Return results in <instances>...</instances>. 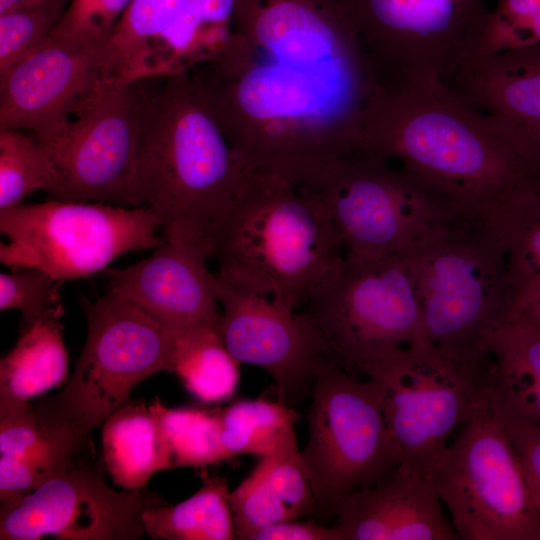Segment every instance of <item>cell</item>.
Wrapping results in <instances>:
<instances>
[{
  "label": "cell",
  "instance_id": "obj_31",
  "mask_svg": "<svg viewBox=\"0 0 540 540\" xmlns=\"http://www.w3.org/2000/svg\"><path fill=\"white\" fill-rule=\"evenodd\" d=\"M54 164L43 146L20 130H0V210L23 204L37 190L56 183Z\"/></svg>",
  "mask_w": 540,
  "mask_h": 540
},
{
  "label": "cell",
  "instance_id": "obj_13",
  "mask_svg": "<svg viewBox=\"0 0 540 540\" xmlns=\"http://www.w3.org/2000/svg\"><path fill=\"white\" fill-rule=\"evenodd\" d=\"M158 503L146 488H110L101 466L78 455L31 493L1 502L0 539H140L143 512Z\"/></svg>",
  "mask_w": 540,
  "mask_h": 540
},
{
  "label": "cell",
  "instance_id": "obj_42",
  "mask_svg": "<svg viewBox=\"0 0 540 540\" xmlns=\"http://www.w3.org/2000/svg\"><path fill=\"white\" fill-rule=\"evenodd\" d=\"M58 0H0V14L28 7L43 6Z\"/></svg>",
  "mask_w": 540,
  "mask_h": 540
},
{
  "label": "cell",
  "instance_id": "obj_19",
  "mask_svg": "<svg viewBox=\"0 0 540 540\" xmlns=\"http://www.w3.org/2000/svg\"><path fill=\"white\" fill-rule=\"evenodd\" d=\"M433 482L400 465L331 508L341 540H456Z\"/></svg>",
  "mask_w": 540,
  "mask_h": 540
},
{
  "label": "cell",
  "instance_id": "obj_3",
  "mask_svg": "<svg viewBox=\"0 0 540 540\" xmlns=\"http://www.w3.org/2000/svg\"><path fill=\"white\" fill-rule=\"evenodd\" d=\"M217 278L298 311L343 261L344 244L321 205L272 175H249L215 239Z\"/></svg>",
  "mask_w": 540,
  "mask_h": 540
},
{
  "label": "cell",
  "instance_id": "obj_1",
  "mask_svg": "<svg viewBox=\"0 0 540 540\" xmlns=\"http://www.w3.org/2000/svg\"><path fill=\"white\" fill-rule=\"evenodd\" d=\"M363 147L453 211L484 216L534 175L508 140L443 80L395 83L367 115Z\"/></svg>",
  "mask_w": 540,
  "mask_h": 540
},
{
  "label": "cell",
  "instance_id": "obj_25",
  "mask_svg": "<svg viewBox=\"0 0 540 540\" xmlns=\"http://www.w3.org/2000/svg\"><path fill=\"white\" fill-rule=\"evenodd\" d=\"M167 329L172 337L169 372L175 373L188 392L203 402L230 399L239 383L240 362L225 347L219 327L195 325Z\"/></svg>",
  "mask_w": 540,
  "mask_h": 540
},
{
  "label": "cell",
  "instance_id": "obj_34",
  "mask_svg": "<svg viewBox=\"0 0 540 540\" xmlns=\"http://www.w3.org/2000/svg\"><path fill=\"white\" fill-rule=\"evenodd\" d=\"M61 283L36 268L17 269L11 273L1 272L0 310L20 311V330H24L61 302Z\"/></svg>",
  "mask_w": 540,
  "mask_h": 540
},
{
  "label": "cell",
  "instance_id": "obj_16",
  "mask_svg": "<svg viewBox=\"0 0 540 540\" xmlns=\"http://www.w3.org/2000/svg\"><path fill=\"white\" fill-rule=\"evenodd\" d=\"M100 46L48 38L0 76V130H28L37 140L59 131L105 86Z\"/></svg>",
  "mask_w": 540,
  "mask_h": 540
},
{
  "label": "cell",
  "instance_id": "obj_43",
  "mask_svg": "<svg viewBox=\"0 0 540 540\" xmlns=\"http://www.w3.org/2000/svg\"><path fill=\"white\" fill-rule=\"evenodd\" d=\"M539 332V331H538Z\"/></svg>",
  "mask_w": 540,
  "mask_h": 540
},
{
  "label": "cell",
  "instance_id": "obj_15",
  "mask_svg": "<svg viewBox=\"0 0 540 540\" xmlns=\"http://www.w3.org/2000/svg\"><path fill=\"white\" fill-rule=\"evenodd\" d=\"M216 294L223 309L219 334L227 350L238 362L266 371L275 381L278 401L292 407L306 389L312 390L323 357L308 323L282 302L239 292L217 276Z\"/></svg>",
  "mask_w": 540,
  "mask_h": 540
},
{
  "label": "cell",
  "instance_id": "obj_7",
  "mask_svg": "<svg viewBox=\"0 0 540 540\" xmlns=\"http://www.w3.org/2000/svg\"><path fill=\"white\" fill-rule=\"evenodd\" d=\"M299 310L323 357L360 377L421 338L420 306L401 253L345 255Z\"/></svg>",
  "mask_w": 540,
  "mask_h": 540
},
{
  "label": "cell",
  "instance_id": "obj_30",
  "mask_svg": "<svg viewBox=\"0 0 540 540\" xmlns=\"http://www.w3.org/2000/svg\"><path fill=\"white\" fill-rule=\"evenodd\" d=\"M160 0H131L100 46V70L107 86L137 82L145 54L157 32Z\"/></svg>",
  "mask_w": 540,
  "mask_h": 540
},
{
  "label": "cell",
  "instance_id": "obj_17",
  "mask_svg": "<svg viewBox=\"0 0 540 540\" xmlns=\"http://www.w3.org/2000/svg\"><path fill=\"white\" fill-rule=\"evenodd\" d=\"M443 81L490 120L540 179V44L470 54Z\"/></svg>",
  "mask_w": 540,
  "mask_h": 540
},
{
  "label": "cell",
  "instance_id": "obj_27",
  "mask_svg": "<svg viewBox=\"0 0 540 540\" xmlns=\"http://www.w3.org/2000/svg\"><path fill=\"white\" fill-rule=\"evenodd\" d=\"M322 88L302 67L281 63L260 67L243 78L237 89L240 106L257 118L305 113L317 104Z\"/></svg>",
  "mask_w": 540,
  "mask_h": 540
},
{
  "label": "cell",
  "instance_id": "obj_4",
  "mask_svg": "<svg viewBox=\"0 0 540 540\" xmlns=\"http://www.w3.org/2000/svg\"><path fill=\"white\" fill-rule=\"evenodd\" d=\"M401 254L420 306L421 338L456 355L485 353L513 307L506 258L485 219L449 211Z\"/></svg>",
  "mask_w": 540,
  "mask_h": 540
},
{
  "label": "cell",
  "instance_id": "obj_12",
  "mask_svg": "<svg viewBox=\"0 0 540 540\" xmlns=\"http://www.w3.org/2000/svg\"><path fill=\"white\" fill-rule=\"evenodd\" d=\"M37 141L56 169L52 199L136 207V82L103 86L59 131Z\"/></svg>",
  "mask_w": 540,
  "mask_h": 540
},
{
  "label": "cell",
  "instance_id": "obj_23",
  "mask_svg": "<svg viewBox=\"0 0 540 540\" xmlns=\"http://www.w3.org/2000/svg\"><path fill=\"white\" fill-rule=\"evenodd\" d=\"M103 458L115 484L145 488L156 471L171 468L157 419L144 404L126 403L102 429Z\"/></svg>",
  "mask_w": 540,
  "mask_h": 540
},
{
  "label": "cell",
  "instance_id": "obj_36",
  "mask_svg": "<svg viewBox=\"0 0 540 540\" xmlns=\"http://www.w3.org/2000/svg\"><path fill=\"white\" fill-rule=\"evenodd\" d=\"M43 444L35 409L29 402L0 406L1 455H26Z\"/></svg>",
  "mask_w": 540,
  "mask_h": 540
},
{
  "label": "cell",
  "instance_id": "obj_35",
  "mask_svg": "<svg viewBox=\"0 0 540 540\" xmlns=\"http://www.w3.org/2000/svg\"><path fill=\"white\" fill-rule=\"evenodd\" d=\"M492 411L514 447L540 515V424L520 415L506 404L490 398Z\"/></svg>",
  "mask_w": 540,
  "mask_h": 540
},
{
  "label": "cell",
  "instance_id": "obj_41",
  "mask_svg": "<svg viewBox=\"0 0 540 540\" xmlns=\"http://www.w3.org/2000/svg\"><path fill=\"white\" fill-rule=\"evenodd\" d=\"M193 0H160L157 32L154 39L192 2ZM153 39V40H154ZM152 43V42H151Z\"/></svg>",
  "mask_w": 540,
  "mask_h": 540
},
{
  "label": "cell",
  "instance_id": "obj_37",
  "mask_svg": "<svg viewBox=\"0 0 540 540\" xmlns=\"http://www.w3.org/2000/svg\"><path fill=\"white\" fill-rule=\"evenodd\" d=\"M55 472L56 470L50 462L32 453L1 455V502L31 493Z\"/></svg>",
  "mask_w": 540,
  "mask_h": 540
},
{
  "label": "cell",
  "instance_id": "obj_11",
  "mask_svg": "<svg viewBox=\"0 0 540 540\" xmlns=\"http://www.w3.org/2000/svg\"><path fill=\"white\" fill-rule=\"evenodd\" d=\"M303 191L326 212L345 255L358 259L402 253L438 218L453 211L364 147L328 165Z\"/></svg>",
  "mask_w": 540,
  "mask_h": 540
},
{
  "label": "cell",
  "instance_id": "obj_10",
  "mask_svg": "<svg viewBox=\"0 0 540 540\" xmlns=\"http://www.w3.org/2000/svg\"><path fill=\"white\" fill-rule=\"evenodd\" d=\"M432 482L459 539L540 540V515L490 402L455 434Z\"/></svg>",
  "mask_w": 540,
  "mask_h": 540
},
{
  "label": "cell",
  "instance_id": "obj_32",
  "mask_svg": "<svg viewBox=\"0 0 540 540\" xmlns=\"http://www.w3.org/2000/svg\"><path fill=\"white\" fill-rule=\"evenodd\" d=\"M65 0L0 14V76L40 48L63 13Z\"/></svg>",
  "mask_w": 540,
  "mask_h": 540
},
{
  "label": "cell",
  "instance_id": "obj_26",
  "mask_svg": "<svg viewBox=\"0 0 540 540\" xmlns=\"http://www.w3.org/2000/svg\"><path fill=\"white\" fill-rule=\"evenodd\" d=\"M227 480L205 477L202 487L174 506H149L143 512L146 533L165 540H232L236 529Z\"/></svg>",
  "mask_w": 540,
  "mask_h": 540
},
{
  "label": "cell",
  "instance_id": "obj_39",
  "mask_svg": "<svg viewBox=\"0 0 540 540\" xmlns=\"http://www.w3.org/2000/svg\"><path fill=\"white\" fill-rule=\"evenodd\" d=\"M204 24L220 25L230 16L235 0H195Z\"/></svg>",
  "mask_w": 540,
  "mask_h": 540
},
{
  "label": "cell",
  "instance_id": "obj_18",
  "mask_svg": "<svg viewBox=\"0 0 540 540\" xmlns=\"http://www.w3.org/2000/svg\"><path fill=\"white\" fill-rule=\"evenodd\" d=\"M207 259L194 248L163 240L147 258L104 273L108 290L167 328L219 327L216 275L208 269Z\"/></svg>",
  "mask_w": 540,
  "mask_h": 540
},
{
  "label": "cell",
  "instance_id": "obj_29",
  "mask_svg": "<svg viewBox=\"0 0 540 540\" xmlns=\"http://www.w3.org/2000/svg\"><path fill=\"white\" fill-rule=\"evenodd\" d=\"M154 413L171 467H204L226 460L220 441V410L168 408L159 399Z\"/></svg>",
  "mask_w": 540,
  "mask_h": 540
},
{
  "label": "cell",
  "instance_id": "obj_33",
  "mask_svg": "<svg viewBox=\"0 0 540 540\" xmlns=\"http://www.w3.org/2000/svg\"><path fill=\"white\" fill-rule=\"evenodd\" d=\"M131 0H70L49 38L76 46L100 45Z\"/></svg>",
  "mask_w": 540,
  "mask_h": 540
},
{
  "label": "cell",
  "instance_id": "obj_20",
  "mask_svg": "<svg viewBox=\"0 0 540 540\" xmlns=\"http://www.w3.org/2000/svg\"><path fill=\"white\" fill-rule=\"evenodd\" d=\"M236 539L258 529L310 514L316 499L306 475L295 432L259 457L249 475L229 493Z\"/></svg>",
  "mask_w": 540,
  "mask_h": 540
},
{
  "label": "cell",
  "instance_id": "obj_9",
  "mask_svg": "<svg viewBox=\"0 0 540 540\" xmlns=\"http://www.w3.org/2000/svg\"><path fill=\"white\" fill-rule=\"evenodd\" d=\"M159 222L146 206L51 199L0 210V261L36 268L63 282L104 271L119 256L159 246Z\"/></svg>",
  "mask_w": 540,
  "mask_h": 540
},
{
  "label": "cell",
  "instance_id": "obj_24",
  "mask_svg": "<svg viewBox=\"0 0 540 540\" xmlns=\"http://www.w3.org/2000/svg\"><path fill=\"white\" fill-rule=\"evenodd\" d=\"M496 399L540 424V332L509 321L485 342Z\"/></svg>",
  "mask_w": 540,
  "mask_h": 540
},
{
  "label": "cell",
  "instance_id": "obj_22",
  "mask_svg": "<svg viewBox=\"0 0 540 540\" xmlns=\"http://www.w3.org/2000/svg\"><path fill=\"white\" fill-rule=\"evenodd\" d=\"M483 217L506 258L512 315L540 290V180L517 188Z\"/></svg>",
  "mask_w": 540,
  "mask_h": 540
},
{
  "label": "cell",
  "instance_id": "obj_40",
  "mask_svg": "<svg viewBox=\"0 0 540 540\" xmlns=\"http://www.w3.org/2000/svg\"><path fill=\"white\" fill-rule=\"evenodd\" d=\"M509 321L523 323L540 332V290L531 300L516 310Z\"/></svg>",
  "mask_w": 540,
  "mask_h": 540
},
{
  "label": "cell",
  "instance_id": "obj_28",
  "mask_svg": "<svg viewBox=\"0 0 540 540\" xmlns=\"http://www.w3.org/2000/svg\"><path fill=\"white\" fill-rule=\"evenodd\" d=\"M293 407L264 399L239 400L220 410V441L227 459L274 450L299 419Z\"/></svg>",
  "mask_w": 540,
  "mask_h": 540
},
{
  "label": "cell",
  "instance_id": "obj_6",
  "mask_svg": "<svg viewBox=\"0 0 540 540\" xmlns=\"http://www.w3.org/2000/svg\"><path fill=\"white\" fill-rule=\"evenodd\" d=\"M364 378L380 386L400 465L431 481L448 444L489 404L492 389L487 351L461 356L422 338L370 369Z\"/></svg>",
  "mask_w": 540,
  "mask_h": 540
},
{
  "label": "cell",
  "instance_id": "obj_38",
  "mask_svg": "<svg viewBox=\"0 0 540 540\" xmlns=\"http://www.w3.org/2000/svg\"><path fill=\"white\" fill-rule=\"evenodd\" d=\"M248 540H341V534L336 525L287 520L258 529Z\"/></svg>",
  "mask_w": 540,
  "mask_h": 540
},
{
  "label": "cell",
  "instance_id": "obj_8",
  "mask_svg": "<svg viewBox=\"0 0 540 540\" xmlns=\"http://www.w3.org/2000/svg\"><path fill=\"white\" fill-rule=\"evenodd\" d=\"M311 392L309 436L300 455L315 495V510L325 515L344 495L393 472L401 459L375 381L322 357Z\"/></svg>",
  "mask_w": 540,
  "mask_h": 540
},
{
  "label": "cell",
  "instance_id": "obj_5",
  "mask_svg": "<svg viewBox=\"0 0 540 540\" xmlns=\"http://www.w3.org/2000/svg\"><path fill=\"white\" fill-rule=\"evenodd\" d=\"M82 304L88 329L75 369L61 392L34 407L43 440L66 457L81 455L90 432L172 360L169 330L124 297L108 290Z\"/></svg>",
  "mask_w": 540,
  "mask_h": 540
},
{
  "label": "cell",
  "instance_id": "obj_21",
  "mask_svg": "<svg viewBox=\"0 0 540 540\" xmlns=\"http://www.w3.org/2000/svg\"><path fill=\"white\" fill-rule=\"evenodd\" d=\"M63 315L60 302L20 330L15 346L0 361V406L29 402L66 380Z\"/></svg>",
  "mask_w": 540,
  "mask_h": 540
},
{
  "label": "cell",
  "instance_id": "obj_2",
  "mask_svg": "<svg viewBox=\"0 0 540 540\" xmlns=\"http://www.w3.org/2000/svg\"><path fill=\"white\" fill-rule=\"evenodd\" d=\"M137 81L135 206L148 207L164 241L213 257L217 233L250 175L191 89L172 75Z\"/></svg>",
  "mask_w": 540,
  "mask_h": 540
},
{
  "label": "cell",
  "instance_id": "obj_14",
  "mask_svg": "<svg viewBox=\"0 0 540 540\" xmlns=\"http://www.w3.org/2000/svg\"><path fill=\"white\" fill-rule=\"evenodd\" d=\"M487 0H349L348 15L392 63L396 83L443 80L472 54Z\"/></svg>",
  "mask_w": 540,
  "mask_h": 540
}]
</instances>
